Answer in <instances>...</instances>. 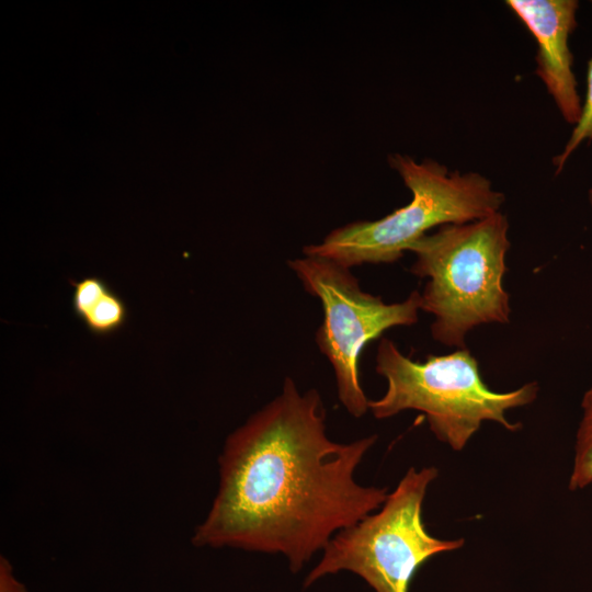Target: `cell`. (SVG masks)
Returning <instances> with one entry per match:
<instances>
[{"label":"cell","instance_id":"obj_5","mask_svg":"<svg viewBox=\"0 0 592 592\" xmlns=\"http://www.w3.org/2000/svg\"><path fill=\"white\" fill-rule=\"evenodd\" d=\"M437 475L433 466L409 468L376 512L330 539L304 587L328 574L350 571L375 592H408L414 573L428 559L460 548L463 538H436L423 523V501Z\"/></svg>","mask_w":592,"mask_h":592},{"label":"cell","instance_id":"obj_7","mask_svg":"<svg viewBox=\"0 0 592 592\" xmlns=\"http://www.w3.org/2000/svg\"><path fill=\"white\" fill-rule=\"evenodd\" d=\"M506 5L535 37L536 73L544 81L563 119L577 124L582 101L572 71L569 36L577 27L576 0H509Z\"/></svg>","mask_w":592,"mask_h":592},{"label":"cell","instance_id":"obj_1","mask_svg":"<svg viewBox=\"0 0 592 592\" xmlns=\"http://www.w3.org/2000/svg\"><path fill=\"white\" fill-rule=\"evenodd\" d=\"M376 440H330L320 394L301 392L286 377L281 392L227 437L218 491L193 544L282 554L292 572L300 571L386 501V488L354 477Z\"/></svg>","mask_w":592,"mask_h":592},{"label":"cell","instance_id":"obj_2","mask_svg":"<svg viewBox=\"0 0 592 592\" xmlns=\"http://www.w3.org/2000/svg\"><path fill=\"white\" fill-rule=\"evenodd\" d=\"M508 230L506 217L497 212L470 223L443 225L409 248L415 254L410 272L429 277L420 309L434 316V340L465 349L473 328L509 322V294L502 285Z\"/></svg>","mask_w":592,"mask_h":592},{"label":"cell","instance_id":"obj_6","mask_svg":"<svg viewBox=\"0 0 592 592\" xmlns=\"http://www.w3.org/2000/svg\"><path fill=\"white\" fill-rule=\"evenodd\" d=\"M287 261L304 289L322 305L323 319L316 343L333 367L338 398L354 418L368 410L361 386L360 356L366 344L397 326L418 321L421 294L413 291L403 301L387 304L362 291L351 269L333 260L304 254Z\"/></svg>","mask_w":592,"mask_h":592},{"label":"cell","instance_id":"obj_9","mask_svg":"<svg viewBox=\"0 0 592 592\" xmlns=\"http://www.w3.org/2000/svg\"><path fill=\"white\" fill-rule=\"evenodd\" d=\"M128 319L125 300L110 288L82 320L90 333L106 337L122 329Z\"/></svg>","mask_w":592,"mask_h":592},{"label":"cell","instance_id":"obj_4","mask_svg":"<svg viewBox=\"0 0 592 592\" xmlns=\"http://www.w3.org/2000/svg\"><path fill=\"white\" fill-rule=\"evenodd\" d=\"M376 372L387 380V390L369 400L372 414L387 419L405 410L421 411L435 437L454 451H462L483 421L517 431L521 424L508 421L505 411L533 402L538 392L536 383L509 392L489 389L467 349L415 362L387 338L378 344Z\"/></svg>","mask_w":592,"mask_h":592},{"label":"cell","instance_id":"obj_11","mask_svg":"<svg viewBox=\"0 0 592 592\" xmlns=\"http://www.w3.org/2000/svg\"><path fill=\"white\" fill-rule=\"evenodd\" d=\"M72 287L71 309L81 321L92 306L111 288L101 277L90 275L80 280H69Z\"/></svg>","mask_w":592,"mask_h":592},{"label":"cell","instance_id":"obj_3","mask_svg":"<svg viewBox=\"0 0 592 592\" xmlns=\"http://www.w3.org/2000/svg\"><path fill=\"white\" fill-rule=\"evenodd\" d=\"M389 163L412 193L409 204L385 217L354 221L306 246L304 254L323 257L351 269L362 264L394 263L437 225L465 224L499 212L504 195L476 172H449L434 160L417 162L395 153Z\"/></svg>","mask_w":592,"mask_h":592},{"label":"cell","instance_id":"obj_12","mask_svg":"<svg viewBox=\"0 0 592 592\" xmlns=\"http://www.w3.org/2000/svg\"><path fill=\"white\" fill-rule=\"evenodd\" d=\"M0 592H29L15 577L10 561L3 556L0 557Z\"/></svg>","mask_w":592,"mask_h":592},{"label":"cell","instance_id":"obj_13","mask_svg":"<svg viewBox=\"0 0 592 592\" xmlns=\"http://www.w3.org/2000/svg\"><path fill=\"white\" fill-rule=\"evenodd\" d=\"M589 200H590V203L592 205V190H590V192H589Z\"/></svg>","mask_w":592,"mask_h":592},{"label":"cell","instance_id":"obj_10","mask_svg":"<svg viewBox=\"0 0 592 592\" xmlns=\"http://www.w3.org/2000/svg\"><path fill=\"white\" fill-rule=\"evenodd\" d=\"M592 140V58L588 62L587 91L582 103L581 116L576 124L563 150L554 159L559 173L568 158L584 141Z\"/></svg>","mask_w":592,"mask_h":592},{"label":"cell","instance_id":"obj_8","mask_svg":"<svg viewBox=\"0 0 592 592\" xmlns=\"http://www.w3.org/2000/svg\"><path fill=\"white\" fill-rule=\"evenodd\" d=\"M581 407L583 417L577 432L573 468L569 479L571 491L592 483V386L584 394Z\"/></svg>","mask_w":592,"mask_h":592}]
</instances>
